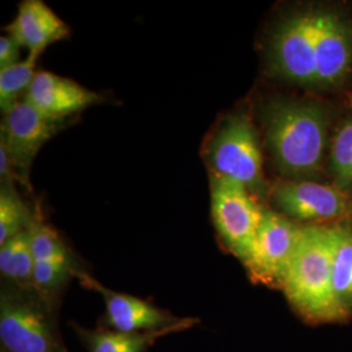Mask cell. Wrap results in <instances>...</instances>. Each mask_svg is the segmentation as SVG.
Segmentation results:
<instances>
[{
	"label": "cell",
	"mask_w": 352,
	"mask_h": 352,
	"mask_svg": "<svg viewBox=\"0 0 352 352\" xmlns=\"http://www.w3.org/2000/svg\"><path fill=\"white\" fill-rule=\"evenodd\" d=\"M265 142L280 174L308 180L321 171L330 113L321 102L277 97L263 109Z\"/></svg>",
	"instance_id": "obj_1"
},
{
	"label": "cell",
	"mask_w": 352,
	"mask_h": 352,
	"mask_svg": "<svg viewBox=\"0 0 352 352\" xmlns=\"http://www.w3.org/2000/svg\"><path fill=\"white\" fill-rule=\"evenodd\" d=\"M334 226L300 227L282 289L292 307L311 321H338L346 317L333 286Z\"/></svg>",
	"instance_id": "obj_2"
},
{
	"label": "cell",
	"mask_w": 352,
	"mask_h": 352,
	"mask_svg": "<svg viewBox=\"0 0 352 352\" xmlns=\"http://www.w3.org/2000/svg\"><path fill=\"white\" fill-rule=\"evenodd\" d=\"M206 161L214 175L239 183L254 197L266 195L260 140L248 113H232L221 122L208 142Z\"/></svg>",
	"instance_id": "obj_3"
},
{
	"label": "cell",
	"mask_w": 352,
	"mask_h": 352,
	"mask_svg": "<svg viewBox=\"0 0 352 352\" xmlns=\"http://www.w3.org/2000/svg\"><path fill=\"white\" fill-rule=\"evenodd\" d=\"M325 6H305L278 23L269 41V68L279 78L315 88L316 45Z\"/></svg>",
	"instance_id": "obj_4"
},
{
	"label": "cell",
	"mask_w": 352,
	"mask_h": 352,
	"mask_svg": "<svg viewBox=\"0 0 352 352\" xmlns=\"http://www.w3.org/2000/svg\"><path fill=\"white\" fill-rule=\"evenodd\" d=\"M214 226L225 245L243 264H250L263 208L239 183L212 174L210 183Z\"/></svg>",
	"instance_id": "obj_5"
},
{
	"label": "cell",
	"mask_w": 352,
	"mask_h": 352,
	"mask_svg": "<svg viewBox=\"0 0 352 352\" xmlns=\"http://www.w3.org/2000/svg\"><path fill=\"white\" fill-rule=\"evenodd\" d=\"M279 213L300 222H327L352 214L351 197L337 186L312 180H286L270 190Z\"/></svg>",
	"instance_id": "obj_6"
},
{
	"label": "cell",
	"mask_w": 352,
	"mask_h": 352,
	"mask_svg": "<svg viewBox=\"0 0 352 352\" xmlns=\"http://www.w3.org/2000/svg\"><path fill=\"white\" fill-rule=\"evenodd\" d=\"M352 74V17L337 7L325 6L316 45L315 88H340Z\"/></svg>",
	"instance_id": "obj_7"
},
{
	"label": "cell",
	"mask_w": 352,
	"mask_h": 352,
	"mask_svg": "<svg viewBox=\"0 0 352 352\" xmlns=\"http://www.w3.org/2000/svg\"><path fill=\"white\" fill-rule=\"evenodd\" d=\"M300 226L273 209L263 208L256 245L247 269L252 277L282 287Z\"/></svg>",
	"instance_id": "obj_8"
},
{
	"label": "cell",
	"mask_w": 352,
	"mask_h": 352,
	"mask_svg": "<svg viewBox=\"0 0 352 352\" xmlns=\"http://www.w3.org/2000/svg\"><path fill=\"white\" fill-rule=\"evenodd\" d=\"M59 126L29 102L14 104L1 122V139L12 161L14 174L28 184L30 166L38 151L56 133Z\"/></svg>",
	"instance_id": "obj_9"
},
{
	"label": "cell",
	"mask_w": 352,
	"mask_h": 352,
	"mask_svg": "<svg viewBox=\"0 0 352 352\" xmlns=\"http://www.w3.org/2000/svg\"><path fill=\"white\" fill-rule=\"evenodd\" d=\"M0 340L7 352H56V343L45 316L16 298L3 296Z\"/></svg>",
	"instance_id": "obj_10"
},
{
	"label": "cell",
	"mask_w": 352,
	"mask_h": 352,
	"mask_svg": "<svg viewBox=\"0 0 352 352\" xmlns=\"http://www.w3.org/2000/svg\"><path fill=\"white\" fill-rule=\"evenodd\" d=\"M24 100L47 119L59 123L65 118L84 111L101 98L96 91L71 78L41 71L37 72Z\"/></svg>",
	"instance_id": "obj_11"
},
{
	"label": "cell",
	"mask_w": 352,
	"mask_h": 352,
	"mask_svg": "<svg viewBox=\"0 0 352 352\" xmlns=\"http://www.w3.org/2000/svg\"><path fill=\"white\" fill-rule=\"evenodd\" d=\"M28 54L42 55L49 46L69 36V28L42 0H25L12 23L6 28Z\"/></svg>",
	"instance_id": "obj_12"
},
{
	"label": "cell",
	"mask_w": 352,
	"mask_h": 352,
	"mask_svg": "<svg viewBox=\"0 0 352 352\" xmlns=\"http://www.w3.org/2000/svg\"><path fill=\"white\" fill-rule=\"evenodd\" d=\"M93 287L101 292L110 325L120 333H138L164 327L168 322L157 308L131 295L118 294L93 282Z\"/></svg>",
	"instance_id": "obj_13"
},
{
	"label": "cell",
	"mask_w": 352,
	"mask_h": 352,
	"mask_svg": "<svg viewBox=\"0 0 352 352\" xmlns=\"http://www.w3.org/2000/svg\"><path fill=\"white\" fill-rule=\"evenodd\" d=\"M336 250L333 286L337 302L346 315L352 309V228L344 223L334 226Z\"/></svg>",
	"instance_id": "obj_14"
},
{
	"label": "cell",
	"mask_w": 352,
	"mask_h": 352,
	"mask_svg": "<svg viewBox=\"0 0 352 352\" xmlns=\"http://www.w3.org/2000/svg\"><path fill=\"white\" fill-rule=\"evenodd\" d=\"M33 269L34 258L28 230L0 245V270L4 277L26 285L33 282Z\"/></svg>",
	"instance_id": "obj_15"
},
{
	"label": "cell",
	"mask_w": 352,
	"mask_h": 352,
	"mask_svg": "<svg viewBox=\"0 0 352 352\" xmlns=\"http://www.w3.org/2000/svg\"><path fill=\"white\" fill-rule=\"evenodd\" d=\"M39 55L28 54L24 60L12 67L0 69V109L1 113H7L23 93H28L34 77L37 75V62Z\"/></svg>",
	"instance_id": "obj_16"
},
{
	"label": "cell",
	"mask_w": 352,
	"mask_h": 352,
	"mask_svg": "<svg viewBox=\"0 0 352 352\" xmlns=\"http://www.w3.org/2000/svg\"><path fill=\"white\" fill-rule=\"evenodd\" d=\"M33 223L25 202L20 199L11 183H3L0 190V245Z\"/></svg>",
	"instance_id": "obj_17"
},
{
	"label": "cell",
	"mask_w": 352,
	"mask_h": 352,
	"mask_svg": "<svg viewBox=\"0 0 352 352\" xmlns=\"http://www.w3.org/2000/svg\"><path fill=\"white\" fill-rule=\"evenodd\" d=\"M330 170L338 188H352V116L337 129L330 149Z\"/></svg>",
	"instance_id": "obj_18"
},
{
	"label": "cell",
	"mask_w": 352,
	"mask_h": 352,
	"mask_svg": "<svg viewBox=\"0 0 352 352\" xmlns=\"http://www.w3.org/2000/svg\"><path fill=\"white\" fill-rule=\"evenodd\" d=\"M28 231L34 263L69 257L59 235L50 226L33 221Z\"/></svg>",
	"instance_id": "obj_19"
},
{
	"label": "cell",
	"mask_w": 352,
	"mask_h": 352,
	"mask_svg": "<svg viewBox=\"0 0 352 352\" xmlns=\"http://www.w3.org/2000/svg\"><path fill=\"white\" fill-rule=\"evenodd\" d=\"M148 340L139 333H98L91 338V352H142Z\"/></svg>",
	"instance_id": "obj_20"
},
{
	"label": "cell",
	"mask_w": 352,
	"mask_h": 352,
	"mask_svg": "<svg viewBox=\"0 0 352 352\" xmlns=\"http://www.w3.org/2000/svg\"><path fill=\"white\" fill-rule=\"evenodd\" d=\"M71 272V261L67 258H55L34 263L33 283L38 289L50 291L62 286Z\"/></svg>",
	"instance_id": "obj_21"
},
{
	"label": "cell",
	"mask_w": 352,
	"mask_h": 352,
	"mask_svg": "<svg viewBox=\"0 0 352 352\" xmlns=\"http://www.w3.org/2000/svg\"><path fill=\"white\" fill-rule=\"evenodd\" d=\"M21 45L10 34L0 37V69L21 62Z\"/></svg>",
	"instance_id": "obj_22"
}]
</instances>
